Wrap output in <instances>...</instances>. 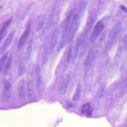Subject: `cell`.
Here are the masks:
<instances>
[{"label": "cell", "mask_w": 127, "mask_h": 127, "mask_svg": "<svg viewBox=\"0 0 127 127\" xmlns=\"http://www.w3.org/2000/svg\"><path fill=\"white\" fill-rule=\"evenodd\" d=\"M12 85L10 82L8 81H5L3 84V99L7 101L9 100L12 94Z\"/></svg>", "instance_id": "obj_2"}, {"label": "cell", "mask_w": 127, "mask_h": 127, "mask_svg": "<svg viewBox=\"0 0 127 127\" xmlns=\"http://www.w3.org/2000/svg\"><path fill=\"white\" fill-rule=\"evenodd\" d=\"M81 94V86L80 84H79L77 87L76 91L73 97V99L74 101H77L80 97Z\"/></svg>", "instance_id": "obj_12"}, {"label": "cell", "mask_w": 127, "mask_h": 127, "mask_svg": "<svg viewBox=\"0 0 127 127\" xmlns=\"http://www.w3.org/2000/svg\"><path fill=\"white\" fill-rule=\"evenodd\" d=\"M36 70V83L38 88H40L41 84V76H40V70L39 67H37Z\"/></svg>", "instance_id": "obj_13"}, {"label": "cell", "mask_w": 127, "mask_h": 127, "mask_svg": "<svg viewBox=\"0 0 127 127\" xmlns=\"http://www.w3.org/2000/svg\"><path fill=\"white\" fill-rule=\"evenodd\" d=\"M120 7L121 8L122 10H123L124 11L127 12V8H126L125 7L123 6V5H121V6H120Z\"/></svg>", "instance_id": "obj_16"}, {"label": "cell", "mask_w": 127, "mask_h": 127, "mask_svg": "<svg viewBox=\"0 0 127 127\" xmlns=\"http://www.w3.org/2000/svg\"><path fill=\"white\" fill-rule=\"evenodd\" d=\"M8 52H6L0 59V73L2 72L8 57Z\"/></svg>", "instance_id": "obj_11"}, {"label": "cell", "mask_w": 127, "mask_h": 127, "mask_svg": "<svg viewBox=\"0 0 127 127\" xmlns=\"http://www.w3.org/2000/svg\"><path fill=\"white\" fill-rule=\"evenodd\" d=\"M72 55V50L71 48H70L68 51L67 55V61L68 63H69L71 59V56Z\"/></svg>", "instance_id": "obj_15"}, {"label": "cell", "mask_w": 127, "mask_h": 127, "mask_svg": "<svg viewBox=\"0 0 127 127\" xmlns=\"http://www.w3.org/2000/svg\"><path fill=\"white\" fill-rule=\"evenodd\" d=\"M92 110L90 105L89 104H84L82 106L81 109V113L83 114H86L88 117H90L92 116Z\"/></svg>", "instance_id": "obj_10"}, {"label": "cell", "mask_w": 127, "mask_h": 127, "mask_svg": "<svg viewBox=\"0 0 127 127\" xmlns=\"http://www.w3.org/2000/svg\"><path fill=\"white\" fill-rule=\"evenodd\" d=\"M104 27V25L100 21L98 22L95 26L93 33L92 38L93 39H96L100 34Z\"/></svg>", "instance_id": "obj_6"}, {"label": "cell", "mask_w": 127, "mask_h": 127, "mask_svg": "<svg viewBox=\"0 0 127 127\" xmlns=\"http://www.w3.org/2000/svg\"><path fill=\"white\" fill-rule=\"evenodd\" d=\"M13 61V57L12 56L10 55L7 57V59L6 61L5 65L3 68V75L4 76H6L9 73L11 68Z\"/></svg>", "instance_id": "obj_8"}, {"label": "cell", "mask_w": 127, "mask_h": 127, "mask_svg": "<svg viewBox=\"0 0 127 127\" xmlns=\"http://www.w3.org/2000/svg\"><path fill=\"white\" fill-rule=\"evenodd\" d=\"M30 31H31V26L30 25H29L28 27H27L22 35H21L18 42V47L19 49H20L22 48L24 46L30 34Z\"/></svg>", "instance_id": "obj_3"}, {"label": "cell", "mask_w": 127, "mask_h": 127, "mask_svg": "<svg viewBox=\"0 0 127 127\" xmlns=\"http://www.w3.org/2000/svg\"><path fill=\"white\" fill-rule=\"evenodd\" d=\"M12 21V19L11 18L6 21L0 29V44L7 34V27L11 23Z\"/></svg>", "instance_id": "obj_5"}, {"label": "cell", "mask_w": 127, "mask_h": 127, "mask_svg": "<svg viewBox=\"0 0 127 127\" xmlns=\"http://www.w3.org/2000/svg\"><path fill=\"white\" fill-rule=\"evenodd\" d=\"M27 93L29 98L33 99L35 96L34 84L33 81L29 79L27 85Z\"/></svg>", "instance_id": "obj_7"}, {"label": "cell", "mask_w": 127, "mask_h": 127, "mask_svg": "<svg viewBox=\"0 0 127 127\" xmlns=\"http://www.w3.org/2000/svg\"><path fill=\"white\" fill-rule=\"evenodd\" d=\"M26 72V68L22 64H20L18 69V73L20 77H22L24 75Z\"/></svg>", "instance_id": "obj_14"}, {"label": "cell", "mask_w": 127, "mask_h": 127, "mask_svg": "<svg viewBox=\"0 0 127 127\" xmlns=\"http://www.w3.org/2000/svg\"><path fill=\"white\" fill-rule=\"evenodd\" d=\"M1 7H0V9H1Z\"/></svg>", "instance_id": "obj_17"}, {"label": "cell", "mask_w": 127, "mask_h": 127, "mask_svg": "<svg viewBox=\"0 0 127 127\" xmlns=\"http://www.w3.org/2000/svg\"><path fill=\"white\" fill-rule=\"evenodd\" d=\"M70 75L68 74L64 78L61 84L59 89V92L60 94H64L66 93L68 89V86L70 84Z\"/></svg>", "instance_id": "obj_4"}, {"label": "cell", "mask_w": 127, "mask_h": 127, "mask_svg": "<svg viewBox=\"0 0 127 127\" xmlns=\"http://www.w3.org/2000/svg\"><path fill=\"white\" fill-rule=\"evenodd\" d=\"M19 95L20 97L22 99H24L26 97V89H25V82L24 81L22 80L20 83L18 88Z\"/></svg>", "instance_id": "obj_9"}, {"label": "cell", "mask_w": 127, "mask_h": 127, "mask_svg": "<svg viewBox=\"0 0 127 127\" xmlns=\"http://www.w3.org/2000/svg\"><path fill=\"white\" fill-rule=\"evenodd\" d=\"M15 31H13L10 33L6 38L5 41H4L2 45L0 47V55H2L5 52L9 47L10 46L12 42L13 41V39L15 36Z\"/></svg>", "instance_id": "obj_1"}]
</instances>
